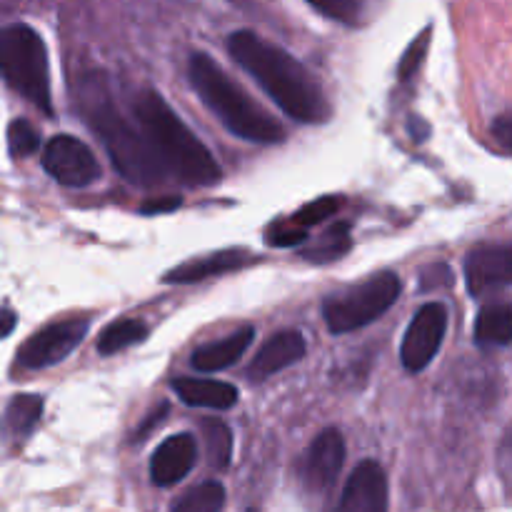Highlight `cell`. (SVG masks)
Listing matches in <instances>:
<instances>
[{
    "instance_id": "obj_1",
    "label": "cell",
    "mask_w": 512,
    "mask_h": 512,
    "mask_svg": "<svg viewBox=\"0 0 512 512\" xmlns=\"http://www.w3.org/2000/svg\"><path fill=\"white\" fill-rule=\"evenodd\" d=\"M228 53L248 70L260 88L298 123H325L330 105L313 75L290 53L268 43L253 30H238L228 38Z\"/></svg>"
},
{
    "instance_id": "obj_2",
    "label": "cell",
    "mask_w": 512,
    "mask_h": 512,
    "mask_svg": "<svg viewBox=\"0 0 512 512\" xmlns=\"http://www.w3.org/2000/svg\"><path fill=\"white\" fill-rule=\"evenodd\" d=\"M133 110L140 125V135L153 150L165 175H173L178 183L193 185V188L218 183V160L200 143L198 135H193V130L178 118V113L160 98V93L155 90L138 93Z\"/></svg>"
},
{
    "instance_id": "obj_3",
    "label": "cell",
    "mask_w": 512,
    "mask_h": 512,
    "mask_svg": "<svg viewBox=\"0 0 512 512\" xmlns=\"http://www.w3.org/2000/svg\"><path fill=\"white\" fill-rule=\"evenodd\" d=\"M78 105L90 128L100 135L115 170L140 188H158L165 183V170L155 160L140 130H135L115 108L103 75L93 73L78 85Z\"/></svg>"
},
{
    "instance_id": "obj_4",
    "label": "cell",
    "mask_w": 512,
    "mask_h": 512,
    "mask_svg": "<svg viewBox=\"0 0 512 512\" xmlns=\"http://www.w3.org/2000/svg\"><path fill=\"white\" fill-rule=\"evenodd\" d=\"M188 75L190 85L200 95L205 108L213 115H218V120L230 133L243 140H250V143H283V125L275 118H270L235 80H230L210 55H190Z\"/></svg>"
},
{
    "instance_id": "obj_5",
    "label": "cell",
    "mask_w": 512,
    "mask_h": 512,
    "mask_svg": "<svg viewBox=\"0 0 512 512\" xmlns=\"http://www.w3.org/2000/svg\"><path fill=\"white\" fill-rule=\"evenodd\" d=\"M0 75L15 93L53 115L48 50L30 25L13 23L0 30Z\"/></svg>"
},
{
    "instance_id": "obj_6",
    "label": "cell",
    "mask_w": 512,
    "mask_h": 512,
    "mask_svg": "<svg viewBox=\"0 0 512 512\" xmlns=\"http://www.w3.org/2000/svg\"><path fill=\"white\" fill-rule=\"evenodd\" d=\"M400 278L393 270L370 275L360 285L343 290L338 295H330L323 303V318L328 323V330L335 335L353 333V330L365 328L380 315L388 313L400 298Z\"/></svg>"
},
{
    "instance_id": "obj_7",
    "label": "cell",
    "mask_w": 512,
    "mask_h": 512,
    "mask_svg": "<svg viewBox=\"0 0 512 512\" xmlns=\"http://www.w3.org/2000/svg\"><path fill=\"white\" fill-rule=\"evenodd\" d=\"M445 330H448V305L425 303L413 315V323L405 330L403 345H400V360L405 370L420 373L428 368L443 345Z\"/></svg>"
},
{
    "instance_id": "obj_8",
    "label": "cell",
    "mask_w": 512,
    "mask_h": 512,
    "mask_svg": "<svg viewBox=\"0 0 512 512\" xmlns=\"http://www.w3.org/2000/svg\"><path fill=\"white\" fill-rule=\"evenodd\" d=\"M43 168L65 188H85L100 178V163L93 150L75 135H55L43 153Z\"/></svg>"
},
{
    "instance_id": "obj_9",
    "label": "cell",
    "mask_w": 512,
    "mask_h": 512,
    "mask_svg": "<svg viewBox=\"0 0 512 512\" xmlns=\"http://www.w3.org/2000/svg\"><path fill=\"white\" fill-rule=\"evenodd\" d=\"M85 333H88V320H60V323L48 325V328L38 330L30 335L18 350V363L23 368L40 370L58 365L83 343Z\"/></svg>"
},
{
    "instance_id": "obj_10",
    "label": "cell",
    "mask_w": 512,
    "mask_h": 512,
    "mask_svg": "<svg viewBox=\"0 0 512 512\" xmlns=\"http://www.w3.org/2000/svg\"><path fill=\"white\" fill-rule=\"evenodd\" d=\"M345 463V440L340 430L328 428L310 443L300 463V480L313 493H325L335 485Z\"/></svg>"
},
{
    "instance_id": "obj_11",
    "label": "cell",
    "mask_w": 512,
    "mask_h": 512,
    "mask_svg": "<svg viewBox=\"0 0 512 512\" xmlns=\"http://www.w3.org/2000/svg\"><path fill=\"white\" fill-rule=\"evenodd\" d=\"M510 265V245H480V248L470 250L468 258H465L468 293L475 298H485V295L505 290L512 280Z\"/></svg>"
},
{
    "instance_id": "obj_12",
    "label": "cell",
    "mask_w": 512,
    "mask_h": 512,
    "mask_svg": "<svg viewBox=\"0 0 512 512\" xmlns=\"http://www.w3.org/2000/svg\"><path fill=\"white\" fill-rule=\"evenodd\" d=\"M330 512H388V478L375 460H363Z\"/></svg>"
},
{
    "instance_id": "obj_13",
    "label": "cell",
    "mask_w": 512,
    "mask_h": 512,
    "mask_svg": "<svg viewBox=\"0 0 512 512\" xmlns=\"http://www.w3.org/2000/svg\"><path fill=\"white\" fill-rule=\"evenodd\" d=\"M195 460H198V443L193 435H173V438L163 440L150 458V480L158 488L178 485L195 468Z\"/></svg>"
},
{
    "instance_id": "obj_14",
    "label": "cell",
    "mask_w": 512,
    "mask_h": 512,
    "mask_svg": "<svg viewBox=\"0 0 512 512\" xmlns=\"http://www.w3.org/2000/svg\"><path fill=\"white\" fill-rule=\"evenodd\" d=\"M305 350H308V345H305V338L298 330H280V333L270 335L263 343V348L255 353L253 363L248 368V378L253 383H263L270 375L298 363L305 355Z\"/></svg>"
},
{
    "instance_id": "obj_15",
    "label": "cell",
    "mask_w": 512,
    "mask_h": 512,
    "mask_svg": "<svg viewBox=\"0 0 512 512\" xmlns=\"http://www.w3.org/2000/svg\"><path fill=\"white\" fill-rule=\"evenodd\" d=\"M253 260V255L248 250H220V253L208 255V258L200 260H190V263L178 265L170 273H165L163 283H173V285H185V283H200V280L208 278H218V275L233 273V270L245 268V265Z\"/></svg>"
},
{
    "instance_id": "obj_16",
    "label": "cell",
    "mask_w": 512,
    "mask_h": 512,
    "mask_svg": "<svg viewBox=\"0 0 512 512\" xmlns=\"http://www.w3.org/2000/svg\"><path fill=\"white\" fill-rule=\"evenodd\" d=\"M253 340L255 328L253 325H243V328H238L235 333H230L228 338L195 350V353L190 355V365H193L195 370H200V373H218V370H225L230 368V365L238 363Z\"/></svg>"
},
{
    "instance_id": "obj_17",
    "label": "cell",
    "mask_w": 512,
    "mask_h": 512,
    "mask_svg": "<svg viewBox=\"0 0 512 512\" xmlns=\"http://www.w3.org/2000/svg\"><path fill=\"white\" fill-rule=\"evenodd\" d=\"M173 390L185 405H193V408L230 410L240 398L238 388L230 383H223V380L175 378Z\"/></svg>"
},
{
    "instance_id": "obj_18",
    "label": "cell",
    "mask_w": 512,
    "mask_h": 512,
    "mask_svg": "<svg viewBox=\"0 0 512 512\" xmlns=\"http://www.w3.org/2000/svg\"><path fill=\"white\" fill-rule=\"evenodd\" d=\"M43 415V400L38 395H15L0 418V435L5 440H23L38 425Z\"/></svg>"
},
{
    "instance_id": "obj_19",
    "label": "cell",
    "mask_w": 512,
    "mask_h": 512,
    "mask_svg": "<svg viewBox=\"0 0 512 512\" xmlns=\"http://www.w3.org/2000/svg\"><path fill=\"white\" fill-rule=\"evenodd\" d=\"M475 340L483 348H505L512 340V310L508 303L485 305L475 320Z\"/></svg>"
},
{
    "instance_id": "obj_20",
    "label": "cell",
    "mask_w": 512,
    "mask_h": 512,
    "mask_svg": "<svg viewBox=\"0 0 512 512\" xmlns=\"http://www.w3.org/2000/svg\"><path fill=\"white\" fill-rule=\"evenodd\" d=\"M350 245H353V240H350V225L335 223V225H330V228L325 230V233L320 235L313 245H310V248H305L303 253H300V258L310 260V263H318V265L335 263V260L343 258V255L348 253Z\"/></svg>"
},
{
    "instance_id": "obj_21",
    "label": "cell",
    "mask_w": 512,
    "mask_h": 512,
    "mask_svg": "<svg viewBox=\"0 0 512 512\" xmlns=\"http://www.w3.org/2000/svg\"><path fill=\"white\" fill-rule=\"evenodd\" d=\"M150 328L143 323V320L123 318L118 323L108 325L103 333L98 335V353L100 355H115L120 350L130 348V345H140L145 338H148Z\"/></svg>"
},
{
    "instance_id": "obj_22",
    "label": "cell",
    "mask_w": 512,
    "mask_h": 512,
    "mask_svg": "<svg viewBox=\"0 0 512 512\" xmlns=\"http://www.w3.org/2000/svg\"><path fill=\"white\" fill-rule=\"evenodd\" d=\"M200 430H203L208 463L213 465L215 470L228 468L230 458H233V433H230L228 425L220 423V420L208 418L200 423Z\"/></svg>"
},
{
    "instance_id": "obj_23",
    "label": "cell",
    "mask_w": 512,
    "mask_h": 512,
    "mask_svg": "<svg viewBox=\"0 0 512 512\" xmlns=\"http://www.w3.org/2000/svg\"><path fill=\"white\" fill-rule=\"evenodd\" d=\"M225 505V488L218 480H205L195 485L185 495H180L178 503L170 508V512H220Z\"/></svg>"
},
{
    "instance_id": "obj_24",
    "label": "cell",
    "mask_w": 512,
    "mask_h": 512,
    "mask_svg": "<svg viewBox=\"0 0 512 512\" xmlns=\"http://www.w3.org/2000/svg\"><path fill=\"white\" fill-rule=\"evenodd\" d=\"M340 205H343V198H338V195H325V198H318V200H313V203L303 205V208H300L298 213L290 218V223H295L298 228L308 230V228H313V225H320L323 220L333 218V215L340 210Z\"/></svg>"
},
{
    "instance_id": "obj_25",
    "label": "cell",
    "mask_w": 512,
    "mask_h": 512,
    "mask_svg": "<svg viewBox=\"0 0 512 512\" xmlns=\"http://www.w3.org/2000/svg\"><path fill=\"white\" fill-rule=\"evenodd\" d=\"M40 148V133L25 118L8 125V150L13 158H28Z\"/></svg>"
},
{
    "instance_id": "obj_26",
    "label": "cell",
    "mask_w": 512,
    "mask_h": 512,
    "mask_svg": "<svg viewBox=\"0 0 512 512\" xmlns=\"http://www.w3.org/2000/svg\"><path fill=\"white\" fill-rule=\"evenodd\" d=\"M310 8L318 10L325 18L340 20V23H358L360 13H363V3L360 0H330V3H320V0H310Z\"/></svg>"
},
{
    "instance_id": "obj_27",
    "label": "cell",
    "mask_w": 512,
    "mask_h": 512,
    "mask_svg": "<svg viewBox=\"0 0 512 512\" xmlns=\"http://www.w3.org/2000/svg\"><path fill=\"white\" fill-rule=\"evenodd\" d=\"M430 33H433V28H425L423 33H420L418 38L413 40V45H410V48L405 50L403 60H400V68H398L400 80H410L420 70V65H423L425 55H428Z\"/></svg>"
},
{
    "instance_id": "obj_28",
    "label": "cell",
    "mask_w": 512,
    "mask_h": 512,
    "mask_svg": "<svg viewBox=\"0 0 512 512\" xmlns=\"http://www.w3.org/2000/svg\"><path fill=\"white\" fill-rule=\"evenodd\" d=\"M308 240V230L298 228L290 220H283V223L273 225V228L265 233V243L273 245V248H293V245H300Z\"/></svg>"
},
{
    "instance_id": "obj_29",
    "label": "cell",
    "mask_w": 512,
    "mask_h": 512,
    "mask_svg": "<svg viewBox=\"0 0 512 512\" xmlns=\"http://www.w3.org/2000/svg\"><path fill=\"white\" fill-rule=\"evenodd\" d=\"M180 208L178 195H163V198H153L148 203H143L140 213L143 215H160V213H173Z\"/></svg>"
},
{
    "instance_id": "obj_30",
    "label": "cell",
    "mask_w": 512,
    "mask_h": 512,
    "mask_svg": "<svg viewBox=\"0 0 512 512\" xmlns=\"http://www.w3.org/2000/svg\"><path fill=\"white\" fill-rule=\"evenodd\" d=\"M168 410H170L168 403H160V408L155 410V413H150L148 418H145V423L140 425L138 433H135V440H138V443H143V440L150 435V430H155L160 423H163V418L168 415Z\"/></svg>"
},
{
    "instance_id": "obj_31",
    "label": "cell",
    "mask_w": 512,
    "mask_h": 512,
    "mask_svg": "<svg viewBox=\"0 0 512 512\" xmlns=\"http://www.w3.org/2000/svg\"><path fill=\"white\" fill-rule=\"evenodd\" d=\"M510 125H512V120L508 118V115H500V118L493 123V133H495V138H498V143L503 145V148H508L510 140H512Z\"/></svg>"
},
{
    "instance_id": "obj_32",
    "label": "cell",
    "mask_w": 512,
    "mask_h": 512,
    "mask_svg": "<svg viewBox=\"0 0 512 512\" xmlns=\"http://www.w3.org/2000/svg\"><path fill=\"white\" fill-rule=\"evenodd\" d=\"M13 328H15V313L0 308V338H5Z\"/></svg>"
},
{
    "instance_id": "obj_33",
    "label": "cell",
    "mask_w": 512,
    "mask_h": 512,
    "mask_svg": "<svg viewBox=\"0 0 512 512\" xmlns=\"http://www.w3.org/2000/svg\"><path fill=\"white\" fill-rule=\"evenodd\" d=\"M245 512H258V510H253V508H250V510H245Z\"/></svg>"
}]
</instances>
